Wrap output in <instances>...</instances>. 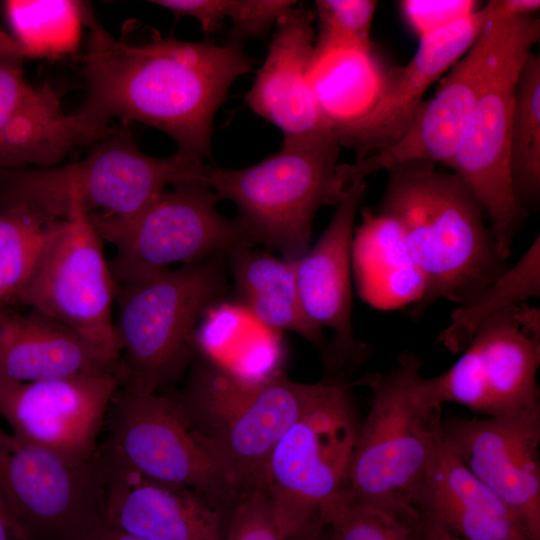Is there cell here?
Wrapping results in <instances>:
<instances>
[{
	"label": "cell",
	"instance_id": "obj_1",
	"mask_svg": "<svg viewBox=\"0 0 540 540\" xmlns=\"http://www.w3.org/2000/svg\"><path fill=\"white\" fill-rule=\"evenodd\" d=\"M85 26L86 94L79 111L101 123H144L172 138L177 152L209 157L214 116L232 83L252 69L243 48L181 41L147 27L139 34L134 19L115 37L89 8Z\"/></svg>",
	"mask_w": 540,
	"mask_h": 540
},
{
	"label": "cell",
	"instance_id": "obj_2",
	"mask_svg": "<svg viewBox=\"0 0 540 540\" xmlns=\"http://www.w3.org/2000/svg\"><path fill=\"white\" fill-rule=\"evenodd\" d=\"M386 171L377 210L399 226L425 284L414 317L440 299L463 303L507 270L481 205L454 173L423 161Z\"/></svg>",
	"mask_w": 540,
	"mask_h": 540
},
{
	"label": "cell",
	"instance_id": "obj_3",
	"mask_svg": "<svg viewBox=\"0 0 540 540\" xmlns=\"http://www.w3.org/2000/svg\"><path fill=\"white\" fill-rule=\"evenodd\" d=\"M207 168L202 159L179 152L149 156L122 126L74 163L0 171V204H22L49 221L65 220L72 207L91 222L122 221L172 185L204 181Z\"/></svg>",
	"mask_w": 540,
	"mask_h": 540
},
{
	"label": "cell",
	"instance_id": "obj_4",
	"mask_svg": "<svg viewBox=\"0 0 540 540\" xmlns=\"http://www.w3.org/2000/svg\"><path fill=\"white\" fill-rule=\"evenodd\" d=\"M351 387L327 381L268 459L264 486L283 540L322 535L353 500L349 474L361 421Z\"/></svg>",
	"mask_w": 540,
	"mask_h": 540
},
{
	"label": "cell",
	"instance_id": "obj_5",
	"mask_svg": "<svg viewBox=\"0 0 540 540\" xmlns=\"http://www.w3.org/2000/svg\"><path fill=\"white\" fill-rule=\"evenodd\" d=\"M326 384L295 382L281 373L246 381L200 358L173 397L241 494L264 486L274 447Z\"/></svg>",
	"mask_w": 540,
	"mask_h": 540
},
{
	"label": "cell",
	"instance_id": "obj_6",
	"mask_svg": "<svg viewBox=\"0 0 540 540\" xmlns=\"http://www.w3.org/2000/svg\"><path fill=\"white\" fill-rule=\"evenodd\" d=\"M227 253L116 285L120 388L155 393L196 356L195 331L226 290Z\"/></svg>",
	"mask_w": 540,
	"mask_h": 540
},
{
	"label": "cell",
	"instance_id": "obj_7",
	"mask_svg": "<svg viewBox=\"0 0 540 540\" xmlns=\"http://www.w3.org/2000/svg\"><path fill=\"white\" fill-rule=\"evenodd\" d=\"M422 365L416 353L405 351L389 372L368 377L371 406L350 467L353 501L398 518L412 512L411 497L431 462L442 422V407L414 394Z\"/></svg>",
	"mask_w": 540,
	"mask_h": 540
},
{
	"label": "cell",
	"instance_id": "obj_8",
	"mask_svg": "<svg viewBox=\"0 0 540 540\" xmlns=\"http://www.w3.org/2000/svg\"><path fill=\"white\" fill-rule=\"evenodd\" d=\"M340 145L328 137L282 149L255 165L229 170L209 166L204 182L219 199L232 201L253 242L294 262L310 248L318 208L336 204Z\"/></svg>",
	"mask_w": 540,
	"mask_h": 540
},
{
	"label": "cell",
	"instance_id": "obj_9",
	"mask_svg": "<svg viewBox=\"0 0 540 540\" xmlns=\"http://www.w3.org/2000/svg\"><path fill=\"white\" fill-rule=\"evenodd\" d=\"M219 197L201 180L172 185L134 217L91 222L115 248L108 261L116 285L144 280L171 264L184 265L255 244L238 219L218 208Z\"/></svg>",
	"mask_w": 540,
	"mask_h": 540
},
{
	"label": "cell",
	"instance_id": "obj_10",
	"mask_svg": "<svg viewBox=\"0 0 540 540\" xmlns=\"http://www.w3.org/2000/svg\"><path fill=\"white\" fill-rule=\"evenodd\" d=\"M539 365L538 310L520 304L484 322L447 371L419 375L414 394L425 404L454 402L488 417L536 411Z\"/></svg>",
	"mask_w": 540,
	"mask_h": 540
},
{
	"label": "cell",
	"instance_id": "obj_11",
	"mask_svg": "<svg viewBox=\"0 0 540 540\" xmlns=\"http://www.w3.org/2000/svg\"><path fill=\"white\" fill-rule=\"evenodd\" d=\"M104 241L77 207L54 221L35 269L14 300L57 321L118 365L116 283Z\"/></svg>",
	"mask_w": 540,
	"mask_h": 540
},
{
	"label": "cell",
	"instance_id": "obj_12",
	"mask_svg": "<svg viewBox=\"0 0 540 540\" xmlns=\"http://www.w3.org/2000/svg\"><path fill=\"white\" fill-rule=\"evenodd\" d=\"M540 38V21L523 16L460 136L448 167L472 192L489 220L498 254L506 260L526 210L510 178L509 137L519 72Z\"/></svg>",
	"mask_w": 540,
	"mask_h": 540
},
{
	"label": "cell",
	"instance_id": "obj_13",
	"mask_svg": "<svg viewBox=\"0 0 540 540\" xmlns=\"http://www.w3.org/2000/svg\"><path fill=\"white\" fill-rule=\"evenodd\" d=\"M108 439L98 450L152 479L195 489L229 507L239 491L182 413L173 395L119 388L106 422Z\"/></svg>",
	"mask_w": 540,
	"mask_h": 540
},
{
	"label": "cell",
	"instance_id": "obj_14",
	"mask_svg": "<svg viewBox=\"0 0 540 540\" xmlns=\"http://www.w3.org/2000/svg\"><path fill=\"white\" fill-rule=\"evenodd\" d=\"M0 497L34 540H86L103 520L98 454L77 460L0 428Z\"/></svg>",
	"mask_w": 540,
	"mask_h": 540
},
{
	"label": "cell",
	"instance_id": "obj_15",
	"mask_svg": "<svg viewBox=\"0 0 540 540\" xmlns=\"http://www.w3.org/2000/svg\"><path fill=\"white\" fill-rule=\"evenodd\" d=\"M522 17L492 18L442 79L433 97L423 101L409 128L396 142L353 164L337 166V189L343 192L373 172L402 163L423 161L447 166Z\"/></svg>",
	"mask_w": 540,
	"mask_h": 540
},
{
	"label": "cell",
	"instance_id": "obj_16",
	"mask_svg": "<svg viewBox=\"0 0 540 540\" xmlns=\"http://www.w3.org/2000/svg\"><path fill=\"white\" fill-rule=\"evenodd\" d=\"M503 0H492L474 13L420 38L404 66L381 71L371 106L337 137L357 160L396 142L409 128L427 89L473 45L486 24L507 16Z\"/></svg>",
	"mask_w": 540,
	"mask_h": 540
},
{
	"label": "cell",
	"instance_id": "obj_17",
	"mask_svg": "<svg viewBox=\"0 0 540 540\" xmlns=\"http://www.w3.org/2000/svg\"><path fill=\"white\" fill-rule=\"evenodd\" d=\"M119 388L113 372L31 383L0 381V415L12 433L27 442L77 460H92Z\"/></svg>",
	"mask_w": 540,
	"mask_h": 540
},
{
	"label": "cell",
	"instance_id": "obj_18",
	"mask_svg": "<svg viewBox=\"0 0 540 540\" xmlns=\"http://www.w3.org/2000/svg\"><path fill=\"white\" fill-rule=\"evenodd\" d=\"M22 62L0 56V171L60 165L75 149L117 129L81 111L67 113L49 82L34 86L27 81Z\"/></svg>",
	"mask_w": 540,
	"mask_h": 540
},
{
	"label": "cell",
	"instance_id": "obj_19",
	"mask_svg": "<svg viewBox=\"0 0 540 540\" xmlns=\"http://www.w3.org/2000/svg\"><path fill=\"white\" fill-rule=\"evenodd\" d=\"M457 458L522 519L540 540V410L501 417L442 420Z\"/></svg>",
	"mask_w": 540,
	"mask_h": 540
},
{
	"label": "cell",
	"instance_id": "obj_20",
	"mask_svg": "<svg viewBox=\"0 0 540 540\" xmlns=\"http://www.w3.org/2000/svg\"><path fill=\"white\" fill-rule=\"evenodd\" d=\"M103 521L145 540H224L233 507L104 456Z\"/></svg>",
	"mask_w": 540,
	"mask_h": 540
},
{
	"label": "cell",
	"instance_id": "obj_21",
	"mask_svg": "<svg viewBox=\"0 0 540 540\" xmlns=\"http://www.w3.org/2000/svg\"><path fill=\"white\" fill-rule=\"evenodd\" d=\"M365 190V180L352 184L315 245L293 262L304 312L322 330L333 331L324 359L333 370L359 364L368 353L354 336L351 297L353 228Z\"/></svg>",
	"mask_w": 540,
	"mask_h": 540
},
{
	"label": "cell",
	"instance_id": "obj_22",
	"mask_svg": "<svg viewBox=\"0 0 540 540\" xmlns=\"http://www.w3.org/2000/svg\"><path fill=\"white\" fill-rule=\"evenodd\" d=\"M314 14L295 5L277 22L267 56L245 96L250 109L277 126L283 146H299L328 137L310 80L314 52Z\"/></svg>",
	"mask_w": 540,
	"mask_h": 540
},
{
	"label": "cell",
	"instance_id": "obj_23",
	"mask_svg": "<svg viewBox=\"0 0 540 540\" xmlns=\"http://www.w3.org/2000/svg\"><path fill=\"white\" fill-rule=\"evenodd\" d=\"M410 505L418 516L462 540H532L517 512L452 452L442 426Z\"/></svg>",
	"mask_w": 540,
	"mask_h": 540
},
{
	"label": "cell",
	"instance_id": "obj_24",
	"mask_svg": "<svg viewBox=\"0 0 540 540\" xmlns=\"http://www.w3.org/2000/svg\"><path fill=\"white\" fill-rule=\"evenodd\" d=\"M108 360L74 331L35 310L0 309V381L31 383L113 372Z\"/></svg>",
	"mask_w": 540,
	"mask_h": 540
},
{
	"label": "cell",
	"instance_id": "obj_25",
	"mask_svg": "<svg viewBox=\"0 0 540 540\" xmlns=\"http://www.w3.org/2000/svg\"><path fill=\"white\" fill-rule=\"evenodd\" d=\"M352 268L359 294L370 305L389 309L416 304L425 290L397 223L378 210H363L353 235Z\"/></svg>",
	"mask_w": 540,
	"mask_h": 540
},
{
	"label": "cell",
	"instance_id": "obj_26",
	"mask_svg": "<svg viewBox=\"0 0 540 540\" xmlns=\"http://www.w3.org/2000/svg\"><path fill=\"white\" fill-rule=\"evenodd\" d=\"M252 246L227 253L237 293L244 307L265 327L292 331L322 350V329L314 324L301 304L293 262L279 259Z\"/></svg>",
	"mask_w": 540,
	"mask_h": 540
},
{
	"label": "cell",
	"instance_id": "obj_27",
	"mask_svg": "<svg viewBox=\"0 0 540 540\" xmlns=\"http://www.w3.org/2000/svg\"><path fill=\"white\" fill-rule=\"evenodd\" d=\"M540 294L539 236L511 268L458 305L437 342L452 353L463 351L489 318Z\"/></svg>",
	"mask_w": 540,
	"mask_h": 540
},
{
	"label": "cell",
	"instance_id": "obj_28",
	"mask_svg": "<svg viewBox=\"0 0 540 540\" xmlns=\"http://www.w3.org/2000/svg\"><path fill=\"white\" fill-rule=\"evenodd\" d=\"M10 34L27 58L58 59L78 51L87 5L74 0H6Z\"/></svg>",
	"mask_w": 540,
	"mask_h": 540
},
{
	"label": "cell",
	"instance_id": "obj_29",
	"mask_svg": "<svg viewBox=\"0 0 540 540\" xmlns=\"http://www.w3.org/2000/svg\"><path fill=\"white\" fill-rule=\"evenodd\" d=\"M509 169L515 197L526 210L540 194V57L534 53L525 60L516 82Z\"/></svg>",
	"mask_w": 540,
	"mask_h": 540
},
{
	"label": "cell",
	"instance_id": "obj_30",
	"mask_svg": "<svg viewBox=\"0 0 540 540\" xmlns=\"http://www.w3.org/2000/svg\"><path fill=\"white\" fill-rule=\"evenodd\" d=\"M53 222L22 204H0V283L6 302L32 275Z\"/></svg>",
	"mask_w": 540,
	"mask_h": 540
},
{
	"label": "cell",
	"instance_id": "obj_31",
	"mask_svg": "<svg viewBox=\"0 0 540 540\" xmlns=\"http://www.w3.org/2000/svg\"><path fill=\"white\" fill-rule=\"evenodd\" d=\"M315 6L319 22L316 47H372L370 30L376 1L318 0Z\"/></svg>",
	"mask_w": 540,
	"mask_h": 540
},
{
	"label": "cell",
	"instance_id": "obj_32",
	"mask_svg": "<svg viewBox=\"0 0 540 540\" xmlns=\"http://www.w3.org/2000/svg\"><path fill=\"white\" fill-rule=\"evenodd\" d=\"M328 529V540H411L403 519L353 500L337 513Z\"/></svg>",
	"mask_w": 540,
	"mask_h": 540
},
{
	"label": "cell",
	"instance_id": "obj_33",
	"mask_svg": "<svg viewBox=\"0 0 540 540\" xmlns=\"http://www.w3.org/2000/svg\"><path fill=\"white\" fill-rule=\"evenodd\" d=\"M224 540H283L265 486L240 494L232 509Z\"/></svg>",
	"mask_w": 540,
	"mask_h": 540
},
{
	"label": "cell",
	"instance_id": "obj_34",
	"mask_svg": "<svg viewBox=\"0 0 540 540\" xmlns=\"http://www.w3.org/2000/svg\"><path fill=\"white\" fill-rule=\"evenodd\" d=\"M400 7L409 26L420 38L480 8L479 2L471 0H405L400 2Z\"/></svg>",
	"mask_w": 540,
	"mask_h": 540
},
{
	"label": "cell",
	"instance_id": "obj_35",
	"mask_svg": "<svg viewBox=\"0 0 540 540\" xmlns=\"http://www.w3.org/2000/svg\"><path fill=\"white\" fill-rule=\"evenodd\" d=\"M295 5V1L288 0H230L228 19L239 35L258 36Z\"/></svg>",
	"mask_w": 540,
	"mask_h": 540
},
{
	"label": "cell",
	"instance_id": "obj_36",
	"mask_svg": "<svg viewBox=\"0 0 540 540\" xmlns=\"http://www.w3.org/2000/svg\"><path fill=\"white\" fill-rule=\"evenodd\" d=\"M410 528L411 540H462L442 528L424 520L415 511L403 518Z\"/></svg>",
	"mask_w": 540,
	"mask_h": 540
},
{
	"label": "cell",
	"instance_id": "obj_37",
	"mask_svg": "<svg viewBox=\"0 0 540 540\" xmlns=\"http://www.w3.org/2000/svg\"><path fill=\"white\" fill-rule=\"evenodd\" d=\"M0 540H34L0 497Z\"/></svg>",
	"mask_w": 540,
	"mask_h": 540
},
{
	"label": "cell",
	"instance_id": "obj_38",
	"mask_svg": "<svg viewBox=\"0 0 540 540\" xmlns=\"http://www.w3.org/2000/svg\"><path fill=\"white\" fill-rule=\"evenodd\" d=\"M86 540H145L110 526L103 520L95 527Z\"/></svg>",
	"mask_w": 540,
	"mask_h": 540
},
{
	"label": "cell",
	"instance_id": "obj_39",
	"mask_svg": "<svg viewBox=\"0 0 540 540\" xmlns=\"http://www.w3.org/2000/svg\"><path fill=\"white\" fill-rule=\"evenodd\" d=\"M0 56L19 59L27 58V54L13 36L0 26Z\"/></svg>",
	"mask_w": 540,
	"mask_h": 540
},
{
	"label": "cell",
	"instance_id": "obj_40",
	"mask_svg": "<svg viewBox=\"0 0 540 540\" xmlns=\"http://www.w3.org/2000/svg\"><path fill=\"white\" fill-rule=\"evenodd\" d=\"M5 303H6V300H5L4 293H3V290H2V286H1V283H0V309L4 306Z\"/></svg>",
	"mask_w": 540,
	"mask_h": 540
},
{
	"label": "cell",
	"instance_id": "obj_41",
	"mask_svg": "<svg viewBox=\"0 0 540 540\" xmlns=\"http://www.w3.org/2000/svg\"><path fill=\"white\" fill-rule=\"evenodd\" d=\"M303 540H328V538L324 537L323 534H322V535L317 536V537L307 538V539H303Z\"/></svg>",
	"mask_w": 540,
	"mask_h": 540
}]
</instances>
